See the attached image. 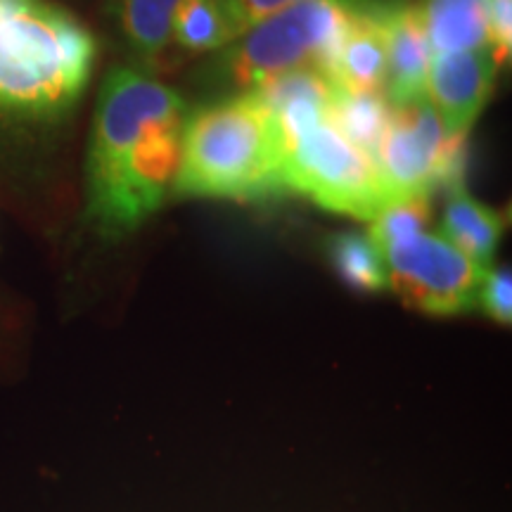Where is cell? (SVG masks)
Listing matches in <instances>:
<instances>
[{"mask_svg":"<svg viewBox=\"0 0 512 512\" xmlns=\"http://www.w3.org/2000/svg\"><path fill=\"white\" fill-rule=\"evenodd\" d=\"M498 67L501 64L489 46L463 53H434L425 98L448 131L470 133L494 91Z\"/></svg>","mask_w":512,"mask_h":512,"instance_id":"obj_8","label":"cell"},{"mask_svg":"<svg viewBox=\"0 0 512 512\" xmlns=\"http://www.w3.org/2000/svg\"><path fill=\"white\" fill-rule=\"evenodd\" d=\"M98 43L48 0H0V112L60 117L91 79Z\"/></svg>","mask_w":512,"mask_h":512,"instance_id":"obj_3","label":"cell"},{"mask_svg":"<svg viewBox=\"0 0 512 512\" xmlns=\"http://www.w3.org/2000/svg\"><path fill=\"white\" fill-rule=\"evenodd\" d=\"M387 283L403 304L430 316H460L479 304L489 268L479 266L439 233L422 230L382 249Z\"/></svg>","mask_w":512,"mask_h":512,"instance_id":"obj_6","label":"cell"},{"mask_svg":"<svg viewBox=\"0 0 512 512\" xmlns=\"http://www.w3.org/2000/svg\"><path fill=\"white\" fill-rule=\"evenodd\" d=\"M384 41H387V86L392 105L425 98V81L434 57L427 36L425 10L413 0H382Z\"/></svg>","mask_w":512,"mask_h":512,"instance_id":"obj_9","label":"cell"},{"mask_svg":"<svg viewBox=\"0 0 512 512\" xmlns=\"http://www.w3.org/2000/svg\"><path fill=\"white\" fill-rule=\"evenodd\" d=\"M437 233L479 266L491 268L503 238V216L475 200L463 185L448 192L444 219Z\"/></svg>","mask_w":512,"mask_h":512,"instance_id":"obj_13","label":"cell"},{"mask_svg":"<svg viewBox=\"0 0 512 512\" xmlns=\"http://www.w3.org/2000/svg\"><path fill=\"white\" fill-rule=\"evenodd\" d=\"M363 0H306L256 22L204 69L209 91L238 95L304 67H323L335 55Z\"/></svg>","mask_w":512,"mask_h":512,"instance_id":"obj_4","label":"cell"},{"mask_svg":"<svg viewBox=\"0 0 512 512\" xmlns=\"http://www.w3.org/2000/svg\"><path fill=\"white\" fill-rule=\"evenodd\" d=\"M285 145L254 91L228 95L185 119L176 197L266 200L285 192Z\"/></svg>","mask_w":512,"mask_h":512,"instance_id":"obj_2","label":"cell"},{"mask_svg":"<svg viewBox=\"0 0 512 512\" xmlns=\"http://www.w3.org/2000/svg\"><path fill=\"white\" fill-rule=\"evenodd\" d=\"M283 178L285 190L356 221L370 223L389 204L377 164L344 138L330 119L287 145Z\"/></svg>","mask_w":512,"mask_h":512,"instance_id":"obj_5","label":"cell"},{"mask_svg":"<svg viewBox=\"0 0 512 512\" xmlns=\"http://www.w3.org/2000/svg\"><path fill=\"white\" fill-rule=\"evenodd\" d=\"M337 91V83L323 67H304L264 83L254 93L271 110L287 150L294 138L330 119Z\"/></svg>","mask_w":512,"mask_h":512,"instance_id":"obj_11","label":"cell"},{"mask_svg":"<svg viewBox=\"0 0 512 512\" xmlns=\"http://www.w3.org/2000/svg\"><path fill=\"white\" fill-rule=\"evenodd\" d=\"M171 38L183 53H209L228 46L233 38L221 0H181L171 24Z\"/></svg>","mask_w":512,"mask_h":512,"instance_id":"obj_16","label":"cell"},{"mask_svg":"<svg viewBox=\"0 0 512 512\" xmlns=\"http://www.w3.org/2000/svg\"><path fill=\"white\" fill-rule=\"evenodd\" d=\"M325 72L342 91L384 93L387 41H384L382 0H363Z\"/></svg>","mask_w":512,"mask_h":512,"instance_id":"obj_10","label":"cell"},{"mask_svg":"<svg viewBox=\"0 0 512 512\" xmlns=\"http://www.w3.org/2000/svg\"><path fill=\"white\" fill-rule=\"evenodd\" d=\"M330 259L344 283L363 292L387 290V266L368 235L339 233L330 240Z\"/></svg>","mask_w":512,"mask_h":512,"instance_id":"obj_17","label":"cell"},{"mask_svg":"<svg viewBox=\"0 0 512 512\" xmlns=\"http://www.w3.org/2000/svg\"><path fill=\"white\" fill-rule=\"evenodd\" d=\"M448 128L427 98L392 107L375 164L389 202L432 195L439 188V162Z\"/></svg>","mask_w":512,"mask_h":512,"instance_id":"obj_7","label":"cell"},{"mask_svg":"<svg viewBox=\"0 0 512 512\" xmlns=\"http://www.w3.org/2000/svg\"><path fill=\"white\" fill-rule=\"evenodd\" d=\"M299 3H306V0H221V8L226 12L230 38L235 41V38L245 34L247 29H252L261 19Z\"/></svg>","mask_w":512,"mask_h":512,"instance_id":"obj_19","label":"cell"},{"mask_svg":"<svg viewBox=\"0 0 512 512\" xmlns=\"http://www.w3.org/2000/svg\"><path fill=\"white\" fill-rule=\"evenodd\" d=\"M489 48L503 64L512 53V0H489Z\"/></svg>","mask_w":512,"mask_h":512,"instance_id":"obj_21","label":"cell"},{"mask_svg":"<svg viewBox=\"0 0 512 512\" xmlns=\"http://www.w3.org/2000/svg\"><path fill=\"white\" fill-rule=\"evenodd\" d=\"M188 105L133 67H114L100 88L86 159V226L114 242L162 209L181 164Z\"/></svg>","mask_w":512,"mask_h":512,"instance_id":"obj_1","label":"cell"},{"mask_svg":"<svg viewBox=\"0 0 512 512\" xmlns=\"http://www.w3.org/2000/svg\"><path fill=\"white\" fill-rule=\"evenodd\" d=\"M178 5L181 0H107V15L133 60L147 72L162 69L171 57V24Z\"/></svg>","mask_w":512,"mask_h":512,"instance_id":"obj_12","label":"cell"},{"mask_svg":"<svg viewBox=\"0 0 512 512\" xmlns=\"http://www.w3.org/2000/svg\"><path fill=\"white\" fill-rule=\"evenodd\" d=\"M392 107L387 93H349L339 88L332 102L330 121L344 138L375 162Z\"/></svg>","mask_w":512,"mask_h":512,"instance_id":"obj_15","label":"cell"},{"mask_svg":"<svg viewBox=\"0 0 512 512\" xmlns=\"http://www.w3.org/2000/svg\"><path fill=\"white\" fill-rule=\"evenodd\" d=\"M422 10L434 53L489 46V0H427Z\"/></svg>","mask_w":512,"mask_h":512,"instance_id":"obj_14","label":"cell"},{"mask_svg":"<svg viewBox=\"0 0 512 512\" xmlns=\"http://www.w3.org/2000/svg\"><path fill=\"white\" fill-rule=\"evenodd\" d=\"M486 316L494 318L496 323L510 325L512 320V275L510 268H489L482 290H479V304Z\"/></svg>","mask_w":512,"mask_h":512,"instance_id":"obj_20","label":"cell"},{"mask_svg":"<svg viewBox=\"0 0 512 512\" xmlns=\"http://www.w3.org/2000/svg\"><path fill=\"white\" fill-rule=\"evenodd\" d=\"M432 195H415L406 197V200L389 202L380 214L370 221L368 238L373 240V245L380 249L401 242L411 235H418L422 230L430 226L432 216Z\"/></svg>","mask_w":512,"mask_h":512,"instance_id":"obj_18","label":"cell"}]
</instances>
